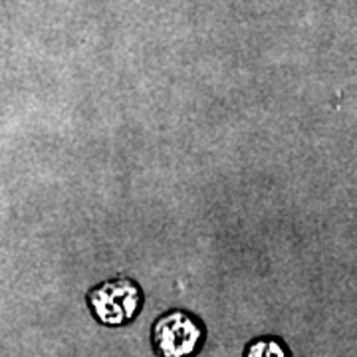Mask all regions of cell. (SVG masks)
I'll return each instance as SVG.
<instances>
[{
	"mask_svg": "<svg viewBox=\"0 0 357 357\" xmlns=\"http://www.w3.org/2000/svg\"><path fill=\"white\" fill-rule=\"evenodd\" d=\"M89 312L98 324L105 328L129 326L145 306V294L139 282L129 276H115L100 282L86 296Z\"/></svg>",
	"mask_w": 357,
	"mask_h": 357,
	"instance_id": "1",
	"label": "cell"
},
{
	"mask_svg": "<svg viewBox=\"0 0 357 357\" xmlns=\"http://www.w3.org/2000/svg\"><path fill=\"white\" fill-rule=\"evenodd\" d=\"M151 344L159 357H191L206 344V326L187 310H169L155 319Z\"/></svg>",
	"mask_w": 357,
	"mask_h": 357,
	"instance_id": "2",
	"label": "cell"
},
{
	"mask_svg": "<svg viewBox=\"0 0 357 357\" xmlns=\"http://www.w3.org/2000/svg\"><path fill=\"white\" fill-rule=\"evenodd\" d=\"M272 356H290L286 344L274 337V335H264V337H256L250 344L244 347V357H272Z\"/></svg>",
	"mask_w": 357,
	"mask_h": 357,
	"instance_id": "3",
	"label": "cell"
}]
</instances>
